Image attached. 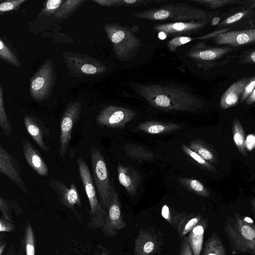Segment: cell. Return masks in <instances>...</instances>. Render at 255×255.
I'll list each match as a JSON object with an SVG mask.
<instances>
[{
    "instance_id": "cell-1",
    "label": "cell",
    "mask_w": 255,
    "mask_h": 255,
    "mask_svg": "<svg viewBox=\"0 0 255 255\" xmlns=\"http://www.w3.org/2000/svg\"><path fill=\"white\" fill-rule=\"evenodd\" d=\"M134 88L150 105L163 111L196 112L203 105L197 96L175 85L136 84Z\"/></svg>"
},
{
    "instance_id": "cell-2",
    "label": "cell",
    "mask_w": 255,
    "mask_h": 255,
    "mask_svg": "<svg viewBox=\"0 0 255 255\" xmlns=\"http://www.w3.org/2000/svg\"><path fill=\"white\" fill-rule=\"evenodd\" d=\"M233 255L248 253L255 255V232L252 224L238 213L229 218L224 225Z\"/></svg>"
},
{
    "instance_id": "cell-3",
    "label": "cell",
    "mask_w": 255,
    "mask_h": 255,
    "mask_svg": "<svg viewBox=\"0 0 255 255\" xmlns=\"http://www.w3.org/2000/svg\"><path fill=\"white\" fill-rule=\"evenodd\" d=\"M134 26L118 23H106L104 26L114 52L121 60H130L141 45V40L135 34L134 29L138 27Z\"/></svg>"
},
{
    "instance_id": "cell-4",
    "label": "cell",
    "mask_w": 255,
    "mask_h": 255,
    "mask_svg": "<svg viewBox=\"0 0 255 255\" xmlns=\"http://www.w3.org/2000/svg\"><path fill=\"white\" fill-rule=\"evenodd\" d=\"M133 16L149 20L171 19L206 22L209 17L205 11L184 3L163 5L135 13Z\"/></svg>"
},
{
    "instance_id": "cell-5",
    "label": "cell",
    "mask_w": 255,
    "mask_h": 255,
    "mask_svg": "<svg viewBox=\"0 0 255 255\" xmlns=\"http://www.w3.org/2000/svg\"><path fill=\"white\" fill-rule=\"evenodd\" d=\"M78 171L90 206L89 227L92 229H102L107 218L106 210L100 205L89 168L82 157L77 159Z\"/></svg>"
},
{
    "instance_id": "cell-6",
    "label": "cell",
    "mask_w": 255,
    "mask_h": 255,
    "mask_svg": "<svg viewBox=\"0 0 255 255\" xmlns=\"http://www.w3.org/2000/svg\"><path fill=\"white\" fill-rule=\"evenodd\" d=\"M93 177L102 206L106 210L108 207L115 189L104 157L95 146L90 148Z\"/></svg>"
},
{
    "instance_id": "cell-7",
    "label": "cell",
    "mask_w": 255,
    "mask_h": 255,
    "mask_svg": "<svg viewBox=\"0 0 255 255\" xmlns=\"http://www.w3.org/2000/svg\"><path fill=\"white\" fill-rule=\"evenodd\" d=\"M56 80L53 62L47 59L30 79L29 91L32 98L38 102L46 100L52 92Z\"/></svg>"
},
{
    "instance_id": "cell-8",
    "label": "cell",
    "mask_w": 255,
    "mask_h": 255,
    "mask_svg": "<svg viewBox=\"0 0 255 255\" xmlns=\"http://www.w3.org/2000/svg\"><path fill=\"white\" fill-rule=\"evenodd\" d=\"M63 57L69 73L76 77L98 76L107 70L104 64L88 55L64 52Z\"/></svg>"
},
{
    "instance_id": "cell-9",
    "label": "cell",
    "mask_w": 255,
    "mask_h": 255,
    "mask_svg": "<svg viewBox=\"0 0 255 255\" xmlns=\"http://www.w3.org/2000/svg\"><path fill=\"white\" fill-rule=\"evenodd\" d=\"M82 106L79 101L69 103L62 116L60 123V157H65L72 137L74 125L80 118Z\"/></svg>"
},
{
    "instance_id": "cell-10",
    "label": "cell",
    "mask_w": 255,
    "mask_h": 255,
    "mask_svg": "<svg viewBox=\"0 0 255 255\" xmlns=\"http://www.w3.org/2000/svg\"><path fill=\"white\" fill-rule=\"evenodd\" d=\"M135 116V112L130 109L111 105L99 112L96 121L99 125L108 127H124Z\"/></svg>"
},
{
    "instance_id": "cell-11",
    "label": "cell",
    "mask_w": 255,
    "mask_h": 255,
    "mask_svg": "<svg viewBox=\"0 0 255 255\" xmlns=\"http://www.w3.org/2000/svg\"><path fill=\"white\" fill-rule=\"evenodd\" d=\"M50 188L57 196V200L63 206L70 209L78 218H81L75 206L82 207L80 195L76 186L72 183L69 188L59 179H51L48 182Z\"/></svg>"
},
{
    "instance_id": "cell-12",
    "label": "cell",
    "mask_w": 255,
    "mask_h": 255,
    "mask_svg": "<svg viewBox=\"0 0 255 255\" xmlns=\"http://www.w3.org/2000/svg\"><path fill=\"white\" fill-rule=\"evenodd\" d=\"M106 211L107 218L101 231L105 236L113 238L119 231L126 227L122 214L119 195L115 189Z\"/></svg>"
},
{
    "instance_id": "cell-13",
    "label": "cell",
    "mask_w": 255,
    "mask_h": 255,
    "mask_svg": "<svg viewBox=\"0 0 255 255\" xmlns=\"http://www.w3.org/2000/svg\"><path fill=\"white\" fill-rule=\"evenodd\" d=\"M161 239L153 228H141L134 242V255H153L161 247Z\"/></svg>"
},
{
    "instance_id": "cell-14",
    "label": "cell",
    "mask_w": 255,
    "mask_h": 255,
    "mask_svg": "<svg viewBox=\"0 0 255 255\" xmlns=\"http://www.w3.org/2000/svg\"><path fill=\"white\" fill-rule=\"evenodd\" d=\"M0 172L13 182L22 191L28 193V189L21 176L18 162L2 145L0 146Z\"/></svg>"
},
{
    "instance_id": "cell-15",
    "label": "cell",
    "mask_w": 255,
    "mask_h": 255,
    "mask_svg": "<svg viewBox=\"0 0 255 255\" xmlns=\"http://www.w3.org/2000/svg\"><path fill=\"white\" fill-rule=\"evenodd\" d=\"M212 40L220 45L237 46L255 42V29L231 31L212 37Z\"/></svg>"
},
{
    "instance_id": "cell-16",
    "label": "cell",
    "mask_w": 255,
    "mask_h": 255,
    "mask_svg": "<svg viewBox=\"0 0 255 255\" xmlns=\"http://www.w3.org/2000/svg\"><path fill=\"white\" fill-rule=\"evenodd\" d=\"M232 50L227 47H208L202 42L197 43L187 52L186 55L198 64L217 59Z\"/></svg>"
},
{
    "instance_id": "cell-17",
    "label": "cell",
    "mask_w": 255,
    "mask_h": 255,
    "mask_svg": "<svg viewBox=\"0 0 255 255\" xmlns=\"http://www.w3.org/2000/svg\"><path fill=\"white\" fill-rule=\"evenodd\" d=\"M206 21H177L173 23L156 24L153 28L158 32H163L167 35L176 36L191 34L202 28Z\"/></svg>"
},
{
    "instance_id": "cell-18",
    "label": "cell",
    "mask_w": 255,
    "mask_h": 255,
    "mask_svg": "<svg viewBox=\"0 0 255 255\" xmlns=\"http://www.w3.org/2000/svg\"><path fill=\"white\" fill-rule=\"evenodd\" d=\"M22 147L24 158L29 166L39 175L48 176V167L37 149L26 138L22 141Z\"/></svg>"
},
{
    "instance_id": "cell-19",
    "label": "cell",
    "mask_w": 255,
    "mask_h": 255,
    "mask_svg": "<svg viewBox=\"0 0 255 255\" xmlns=\"http://www.w3.org/2000/svg\"><path fill=\"white\" fill-rule=\"evenodd\" d=\"M118 179L120 183L133 197L136 193L140 182L138 172L130 165L118 163L117 166Z\"/></svg>"
},
{
    "instance_id": "cell-20",
    "label": "cell",
    "mask_w": 255,
    "mask_h": 255,
    "mask_svg": "<svg viewBox=\"0 0 255 255\" xmlns=\"http://www.w3.org/2000/svg\"><path fill=\"white\" fill-rule=\"evenodd\" d=\"M23 119L29 134L42 149L48 151L49 147L45 143L44 137L49 134V130L44 123L38 118L30 115H25Z\"/></svg>"
},
{
    "instance_id": "cell-21",
    "label": "cell",
    "mask_w": 255,
    "mask_h": 255,
    "mask_svg": "<svg viewBox=\"0 0 255 255\" xmlns=\"http://www.w3.org/2000/svg\"><path fill=\"white\" fill-rule=\"evenodd\" d=\"M249 80V78L245 77L231 85L221 98L220 107L223 109H226L236 106L238 103L240 97Z\"/></svg>"
},
{
    "instance_id": "cell-22",
    "label": "cell",
    "mask_w": 255,
    "mask_h": 255,
    "mask_svg": "<svg viewBox=\"0 0 255 255\" xmlns=\"http://www.w3.org/2000/svg\"><path fill=\"white\" fill-rule=\"evenodd\" d=\"M181 126L168 122L150 121L141 123L136 126V130L147 134H156L170 132L176 130Z\"/></svg>"
},
{
    "instance_id": "cell-23",
    "label": "cell",
    "mask_w": 255,
    "mask_h": 255,
    "mask_svg": "<svg viewBox=\"0 0 255 255\" xmlns=\"http://www.w3.org/2000/svg\"><path fill=\"white\" fill-rule=\"evenodd\" d=\"M207 226V220L202 218L189 233L188 240L194 255H200L203 248L204 233Z\"/></svg>"
},
{
    "instance_id": "cell-24",
    "label": "cell",
    "mask_w": 255,
    "mask_h": 255,
    "mask_svg": "<svg viewBox=\"0 0 255 255\" xmlns=\"http://www.w3.org/2000/svg\"><path fill=\"white\" fill-rule=\"evenodd\" d=\"M202 219L200 215L184 213L176 229L180 239H182L189 233Z\"/></svg>"
},
{
    "instance_id": "cell-25",
    "label": "cell",
    "mask_w": 255,
    "mask_h": 255,
    "mask_svg": "<svg viewBox=\"0 0 255 255\" xmlns=\"http://www.w3.org/2000/svg\"><path fill=\"white\" fill-rule=\"evenodd\" d=\"M202 255H227L219 235L213 233L205 244Z\"/></svg>"
},
{
    "instance_id": "cell-26",
    "label": "cell",
    "mask_w": 255,
    "mask_h": 255,
    "mask_svg": "<svg viewBox=\"0 0 255 255\" xmlns=\"http://www.w3.org/2000/svg\"><path fill=\"white\" fill-rule=\"evenodd\" d=\"M85 0H64L54 14L55 17L65 19L72 15L83 4Z\"/></svg>"
},
{
    "instance_id": "cell-27",
    "label": "cell",
    "mask_w": 255,
    "mask_h": 255,
    "mask_svg": "<svg viewBox=\"0 0 255 255\" xmlns=\"http://www.w3.org/2000/svg\"><path fill=\"white\" fill-rule=\"evenodd\" d=\"M124 150L130 157L135 159L151 160L154 154L143 147L134 144H127L124 147Z\"/></svg>"
},
{
    "instance_id": "cell-28",
    "label": "cell",
    "mask_w": 255,
    "mask_h": 255,
    "mask_svg": "<svg viewBox=\"0 0 255 255\" xmlns=\"http://www.w3.org/2000/svg\"><path fill=\"white\" fill-rule=\"evenodd\" d=\"M233 139L239 152L244 156L247 154L246 150L245 131L240 121L235 118L232 127Z\"/></svg>"
},
{
    "instance_id": "cell-29",
    "label": "cell",
    "mask_w": 255,
    "mask_h": 255,
    "mask_svg": "<svg viewBox=\"0 0 255 255\" xmlns=\"http://www.w3.org/2000/svg\"><path fill=\"white\" fill-rule=\"evenodd\" d=\"M189 147L207 161L215 163L216 158L214 152L201 141L197 140H194L190 143Z\"/></svg>"
},
{
    "instance_id": "cell-30",
    "label": "cell",
    "mask_w": 255,
    "mask_h": 255,
    "mask_svg": "<svg viewBox=\"0 0 255 255\" xmlns=\"http://www.w3.org/2000/svg\"><path fill=\"white\" fill-rule=\"evenodd\" d=\"M180 182L182 186L200 196L205 197L210 196V192L207 188L198 180L183 178L181 179Z\"/></svg>"
},
{
    "instance_id": "cell-31",
    "label": "cell",
    "mask_w": 255,
    "mask_h": 255,
    "mask_svg": "<svg viewBox=\"0 0 255 255\" xmlns=\"http://www.w3.org/2000/svg\"><path fill=\"white\" fill-rule=\"evenodd\" d=\"M0 126L5 134L8 137H11L12 133V127L5 112L3 90L1 85H0Z\"/></svg>"
},
{
    "instance_id": "cell-32",
    "label": "cell",
    "mask_w": 255,
    "mask_h": 255,
    "mask_svg": "<svg viewBox=\"0 0 255 255\" xmlns=\"http://www.w3.org/2000/svg\"><path fill=\"white\" fill-rule=\"evenodd\" d=\"M0 57L9 64L19 68L21 66V63L17 57L4 43L0 39Z\"/></svg>"
},
{
    "instance_id": "cell-33",
    "label": "cell",
    "mask_w": 255,
    "mask_h": 255,
    "mask_svg": "<svg viewBox=\"0 0 255 255\" xmlns=\"http://www.w3.org/2000/svg\"><path fill=\"white\" fill-rule=\"evenodd\" d=\"M24 241L26 255H35L34 236L32 228L29 223L26 226Z\"/></svg>"
},
{
    "instance_id": "cell-34",
    "label": "cell",
    "mask_w": 255,
    "mask_h": 255,
    "mask_svg": "<svg viewBox=\"0 0 255 255\" xmlns=\"http://www.w3.org/2000/svg\"><path fill=\"white\" fill-rule=\"evenodd\" d=\"M184 213L172 214L169 207L164 204L161 208V214L162 217L175 229H177L178 225Z\"/></svg>"
},
{
    "instance_id": "cell-35",
    "label": "cell",
    "mask_w": 255,
    "mask_h": 255,
    "mask_svg": "<svg viewBox=\"0 0 255 255\" xmlns=\"http://www.w3.org/2000/svg\"><path fill=\"white\" fill-rule=\"evenodd\" d=\"M182 150L190 157L195 160L197 163L204 167L205 169L212 172H217L216 168L208 161L203 159L198 154L191 149L189 147L182 144Z\"/></svg>"
},
{
    "instance_id": "cell-36",
    "label": "cell",
    "mask_w": 255,
    "mask_h": 255,
    "mask_svg": "<svg viewBox=\"0 0 255 255\" xmlns=\"http://www.w3.org/2000/svg\"><path fill=\"white\" fill-rule=\"evenodd\" d=\"M64 0H48L43 3V8L41 10L40 15H50L56 13Z\"/></svg>"
},
{
    "instance_id": "cell-37",
    "label": "cell",
    "mask_w": 255,
    "mask_h": 255,
    "mask_svg": "<svg viewBox=\"0 0 255 255\" xmlns=\"http://www.w3.org/2000/svg\"><path fill=\"white\" fill-rule=\"evenodd\" d=\"M26 0H7L0 3V13L17 10Z\"/></svg>"
},
{
    "instance_id": "cell-38",
    "label": "cell",
    "mask_w": 255,
    "mask_h": 255,
    "mask_svg": "<svg viewBox=\"0 0 255 255\" xmlns=\"http://www.w3.org/2000/svg\"><path fill=\"white\" fill-rule=\"evenodd\" d=\"M192 39L190 37L177 36L169 40L167 45L170 51L174 52L178 47L191 41Z\"/></svg>"
},
{
    "instance_id": "cell-39",
    "label": "cell",
    "mask_w": 255,
    "mask_h": 255,
    "mask_svg": "<svg viewBox=\"0 0 255 255\" xmlns=\"http://www.w3.org/2000/svg\"><path fill=\"white\" fill-rule=\"evenodd\" d=\"M10 201L6 200L1 196H0V210L2 213V217L8 221L12 222L10 214Z\"/></svg>"
},
{
    "instance_id": "cell-40",
    "label": "cell",
    "mask_w": 255,
    "mask_h": 255,
    "mask_svg": "<svg viewBox=\"0 0 255 255\" xmlns=\"http://www.w3.org/2000/svg\"><path fill=\"white\" fill-rule=\"evenodd\" d=\"M151 0H112V6H137L142 4H146Z\"/></svg>"
},
{
    "instance_id": "cell-41",
    "label": "cell",
    "mask_w": 255,
    "mask_h": 255,
    "mask_svg": "<svg viewBox=\"0 0 255 255\" xmlns=\"http://www.w3.org/2000/svg\"><path fill=\"white\" fill-rule=\"evenodd\" d=\"M195 2L204 4L212 8H216L228 4L233 2V0H193Z\"/></svg>"
},
{
    "instance_id": "cell-42",
    "label": "cell",
    "mask_w": 255,
    "mask_h": 255,
    "mask_svg": "<svg viewBox=\"0 0 255 255\" xmlns=\"http://www.w3.org/2000/svg\"><path fill=\"white\" fill-rule=\"evenodd\" d=\"M255 88V76L250 79L245 86L241 96V101L243 102L248 98Z\"/></svg>"
},
{
    "instance_id": "cell-43",
    "label": "cell",
    "mask_w": 255,
    "mask_h": 255,
    "mask_svg": "<svg viewBox=\"0 0 255 255\" xmlns=\"http://www.w3.org/2000/svg\"><path fill=\"white\" fill-rule=\"evenodd\" d=\"M179 255H194L187 237H185L182 239L180 248Z\"/></svg>"
},
{
    "instance_id": "cell-44",
    "label": "cell",
    "mask_w": 255,
    "mask_h": 255,
    "mask_svg": "<svg viewBox=\"0 0 255 255\" xmlns=\"http://www.w3.org/2000/svg\"><path fill=\"white\" fill-rule=\"evenodd\" d=\"M15 226L12 222L8 221L2 217L0 218V231L2 232H10L13 230Z\"/></svg>"
},
{
    "instance_id": "cell-45",
    "label": "cell",
    "mask_w": 255,
    "mask_h": 255,
    "mask_svg": "<svg viewBox=\"0 0 255 255\" xmlns=\"http://www.w3.org/2000/svg\"><path fill=\"white\" fill-rule=\"evenodd\" d=\"M245 15V12L244 11L237 12L226 18L221 24H229L234 23L241 19Z\"/></svg>"
},
{
    "instance_id": "cell-46",
    "label": "cell",
    "mask_w": 255,
    "mask_h": 255,
    "mask_svg": "<svg viewBox=\"0 0 255 255\" xmlns=\"http://www.w3.org/2000/svg\"><path fill=\"white\" fill-rule=\"evenodd\" d=\"M110 252L105 247L99 246L94 252V255H110Z\"/></svg>"
},
{
    "instance_id": "cell-47",
    "label": "cell",
    "mask_w": 255,
    "mask_h": 255,
    "mask_svg": "<svg viewBox=\"0 0 255 255\" xmlns=\"http://www.w3.org/2000/svg\"><path fill=\"white\" fill-rule=\"evenodd\" d=\"M244 61L247 63L255 64V49L248 53L245 56Z\"/></svg>"
},
{
    "instance_id": "cell-48",
    "label": "cell",
    "mask_w": 255,
    "mask_h": 255,
    "mask_svg": "<svg viewBox=\"0 0 255 255\" xmlns=\"http://www.w3.org/2000/svg\"><path fill=\"white\" fill-rule=\"evenodd\" d=\"M255 103V88L245 101V104L250 105Z\"/></svg>"
},
{
    "instance_id": "cell-49",
    "label": "cell",
    "mask_w": 255,
    "mask_h": 255,
    "mask_svg": "<svg viewBox=\"0 0 255 255\" xmlns=\"http://www.w3.org/2000/svg\"><path fill=\"white\" fill-rule=\"evenodd\" d=\"M220 20V18L219 17H214L211 21V25H217Z\"/></svg>"
},
{
    "instance_id": "cell-50",
    "label": "cell",
    "mask_w": 255,
    "mask_h": 255,
    "mask_svg": "<svg viewBox=\"0 0 255 255\" xmlns=\"http://www.w3.org/2000/svg\"><path fill=\"white\" fill-rule=\"evenodd\" d=\"M251 206L252 212L255 217V198L251 201Z\"/></svg>"
},
{
    "instance_id": "cell-51",
    "label": "cell",
    "mask_w": 255,
    "mask_h": 255,
    "mask_svg": "<svg viewBox=\"0 0 255 255\" xmlns=\"http://www.w3.org/2000/svg\"><path fill=\"white\" fill-rule=\"evenodd\" d=\"M5 247V243H1L0 246V255H2Z\"/></svg>"
},
{
    "instance_id": "cell-52",
    "label": "cell",
    "mask_w": 255,
    "mask_h": 255,
    "mask_svg": "<svg viewBox=\"0 0 255 255\" xmlns=\"http://www.w3.org/2000/svg\"><path fill=\"white\" fill-rule=\"evenodd\" d=\"M167 35L163 32H159L158 33V36L161 39H164L166 37Z\"/></svg>"
},
{
    "instance_id": "cell-53",
    "label": "cell",
    "mask_w": 255,
    "mask_h": 255,
    "mask_svg": "<svg viewBox=\"0 0 255 255\" xmlns=\"http://www.w3.org/2000/svg\"><path fill=\"white\" fill-rule=\"evenodd\" d=\"M252 226H253V228H254V229L255 230V225L252 224Z\"/></svg>"
},
{
    "instance_id": "cell-54",
    "label": "cell",
    "mask_w": 255,
    "mask_h": 255,
    "mask_svg": "<svg viewBox=\"0 0 255 255\" xmlns=\"http://www.w3.org/2000/svg\"><path fill=\"white\" fill-rule=\"evenodd\" d=\"M253 6H255V1H254V3L253 4Z\"/></svg>"
}]
</instances>
